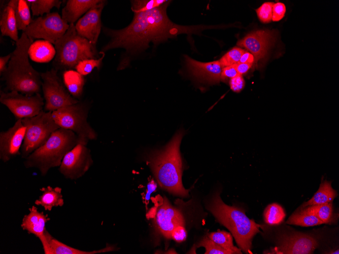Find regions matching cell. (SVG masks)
Segmentation results:
<instances>
[{"label": "cell", "instance_id": "3", "mask_svg": "<svg viewBox=\"0 0 339 254\" xmlns=\"http://www.w3.org/2000/svg\"><path fill=\"white\" fill-rule=\"evenodd\" d=\"M33 42L24 32L16 42L7 69L1 76L7 90L27 95L40 94L42 84L40 73L32 67L28 60V51Z\"/></svg>", "mask_w": 339, "mask_h": 254}, {"label": "cell", "instance_id": "40", "mask_svg": "<svg viewBox=\"0 0 339 254\" xmlns=\"http://www.w3.org/2000/svg\"><path fill=\"white\" fill-rule=\"evenodd\" d=\"M187 232L184 225H179L174 228L171 234V238L178 242L184 241L186 239Z\"/></svg>", "mask_w": 339, "mask_h": 254}, {"label": "cell", "instance_id": "38", "mask_svg": "<svg viewBox=\"0 0 339 254\" xmlns=\"http://www.w3.org/2000/svg\"><path fill=\"white\" fill-rule=\"evenodd\" d=\"M286 12V7L284 4L278 2L274 4L273 7L272 20L279 21L284 16Z\"/></svg>", "mask_w": 339, "mask_h": 254}, {"label": "cell", "instance_id": "41", "mask_svg": "<svg viewBox=\"0 0 339 254\" xmlns=\"http://www.w3.org/2000/svg\"><path fill=\"white\" fill-rule=\"evenodd\" d=\"M238 75H239V74L235 69L234 64L224 67L222 68L221 80L225 82L228 80H230Z\"/></svg>", "mask_w": 339, "mask_h": 254}, {"label": "cell", "instance_id": "27", "mask_svg": "<svg viewBox=\"0 0 339 254\" xmlns=\"http://www.w3.org/2000/svg\"><path fill=\"white\" fill-rule=\"evenodd\" d=\"M286 224L302 227H310L324 224L315 215L309 212L303 208L292 214L286 222Z\"/></svg>", "mask_w": 339, "mask_h": 254}, {"label": "cell", "instance_id": "30", "mask_svg": "<svg viewBox=\"0 0 339 254\" xmlns=\"http://www.w3.org/2000/svg\"><path fill=\"white\" fill-rule=\"evenodd\" d=\"M30 4L33 16L50 13L51 10L55 7L59 9L62 2L59 0H27Z\"/></svg>", "mask_w": 339, "mask_h": 254}, {"label": "cell", "instance_id": "22", "mask_svg": "<svg viewBox=\"0 0 339 254\" xmlns=\"http://www.w3.org/2000/svg\"><path fill=\"white\" fill-rule=\"evenodd\" d=\"M101 0H68L62 10L61 18L68 24H74L80 17L101 2Z\"/></svg>", "mask_w": 339, "mask_h": 254}, {"label": "cell", "instance_id": "35", "mask_svg": "<svg viewBox=\"0 0 339 254\" xmlns=\"http://www.w3.org/2000/svg\"><path fill=\"white\" fill-rule=\"evenodd\" d=\"M245 51L239 47H234L224 55L219 60L222 67L230 66L239 62Z\"/></svg>", "mask_w": 339, "mask_h": 254}, {"label": "cell", "instance_id": "7", "mask_svg": "<svg viewBox=\"0 0 339 254\" xmlns=\"http://www.w3.org/2000/svg\"><path fill=\"white\" fill-rule=\"evenodd\" d=\"M52 118L57 125L71 130L78 136L80 142L87 144L89 140L97 138V134L87 121L88 110L79 102L63 106L52 112Z\"/></svg>", "mask_w": 339, "mask_h": 254}, {"label": "cell", "instance_id": "2", "mask_svg": "<svg viewBox=\"0 0 339 254\" xmlns=\"http://www.w3.org/2000/svg\"><path fill=\"white\" fill-rule=\"evenodd\" d=\"M184 134L178 131L170 142L162 149L149 155L148 164L161 188L180 197H188L182 182V161L180 146Z\"/></svg>", "mask_w": 339, "mask_h": 254}, {"label": "cell", "instance_id": "37", "mask_svg": "<svg viewBox=\"0 0 339 254\" xmlns=\"http://www.w3.org/2000/svg\"><path fill=\"white\" fill-rule=\"evenodd\" d=\"M274 4V2H265L256 10L257 16L261 22L267 23L272 20L273 7Z\"/></svg>", "mask_w": 339, "mask_h": 254}, {"label": "cell", "instance_id": "9", "mask_svg": "<svg viewBox=\"0 0 339 254\" xmlns=\"http://www.w3.org/2000/svg\"><path fill=\"white\" fill-rule=\"evenodd\" d=\"M57 72L53 68L45 72H40L42 90L45 100L44 111L46 112H52L63 106L79 102L71 96Z\"/></svg>", "mask_w": 339, "mask_h": 254}, {"label": "cell", "instance_id": "1", "mask_svg": "<svg viewBox=\"0 0 339 254\" xmlns=\"http://www.w3.org/2000/svg\"><path fill=\"white\" fill-rule=\"evenodd\" d=\"M169 2L151 10L135 13L130 24L123 29L104 28L111 39L101 51L123 48L130 52H138L148 48L151 42L158 44L180 34L197 31L198 27L177 25L168 19L166 9Z\"/></svg>", "mask_w": 339, "mask_h": 254}, {"label": "cell", "instance_id": "6", "mask_svg": "<svg viewBox=\"0 0 339 254\" xmlns=\"http://www.w3.org/2000/svg\"><path fill=\"white\" fill-rule=\"evenodd\" d=\"M54 45L56 54L53 64L57 71L72 69L80 61L99 57L96 45L79 35L74 24H70Z\"/></svg>", "mask_w": 339, "mask_h": 254}, {"label": "cell", "instance_id": "16", "mask_svg": "<svg viewBox=\"0 0 339 254\" xmlns=\"http://www.w3.org/2000/svg\"><path fill=\"white\" fill-rule=\"evenodd\" d=\"M275 36L274 31L258 30L252 31L239 40L237 45L248 50L253 55V66L258 67V61L264 59L267 54Z\"/></svg>", "mask_w": 339, "mask_h": 254}, {"label": "cell", "instance_id": "11", "mask_svg": "<svg viewBox=\"0 0 339 254\" xmlns=\"http://www.w3.org/2000/svg\"><path fill=\"white\" fill-rule=\"evenodd\" d=\"M0 101L18 119L33 117L43 111L45 103L40 93L27 95L16 91H1Z\"/></svg>", "mask_w": 339, "mask_h": 254}, {"label": "cell", "instance_id": "14", "mask_svg": "<svg viewBox=\"0 0 339 254\" xmlns=\"http://www.w3.org/2000/svg\"><path fill=\"white\" fill-rule=\"evenodd\" d=\"M154 224L158 233L170 239L175 228L184 225V220L181 212L173 206L167 199L164 197L162 204L156 208Z\"/></svg>", "mask_w": 339, "mask_h": 254}, {"label": "cell", "instance_id": "10", "mask_svg": "<svg viewBox=\"0 0 339 254\" xmlns=\"http://www.w3.org/2000/svg\"><path fill=\"white\" fill-rule=\"evenodd\" d=\"M69 25L57 12H53L32 19L23 32L33 41L42 39L54 45L65 33Z\"/></svg>", "mask_w": 339, "mask_h": 254}, {"label": "cell", "instance_id": "43", "mask_svg": "<svg viewBox=\"0 0 339 254\" xmlns=\"http://www.w3.org/2000/svg\"><path fill=\"white\" fill-rule=\"evenodd\" d=\"M12 53L0 57V75H2L6 70L8 64L11 58Z\"/></svg>", "mask_w": 339, "mask_h": 254}, {"label": "cell", "instance_id": "18", "mask_svg": "<svg viewBox=\"0 0 339 254\" xmlns=\"http://www.w3.org/2000/svg\"><path fill=\"white\" fill-rule=\"evenodd\" d=\"M184 57L189 71L197 80L212 84L219 83L222 68L219 60L202 62L187 55Z\"/></svg>", "mask_w": 339, "mask_h": 254}, {"label": "cell", "instance_id": "25", "mask_svg": "<svg viewBox=\"0 0 339 254\" xmlns=\"http://www.w3.org/2000/svg\"><path fill=\"white\" fill-rule=\"evenodd\" d=\"M336 196L337 192L332 188L331 182L324 180L321 183L318 190L313 197L303 203L301 208L311 205L332 203Z\"/></svg>", "mask_w": 339, "mask_h": 254}, {"label": "cell", "instance_id": "17", "mask_svg": "<svg viewBox=\"0 0 339 254\" xmlns=\"http://www.w3.org/2000/svg\"><path fill=\"white\" fill-rule=\"evenodd\" d=\"M105 1L90 9L80 18L75 24L76 30L80 36L96 45L100 32L101 13L105 5Z\"/></svg>", "mask_w": 339, "mask_h": 254}, {"label": "cell", "instance_id": "39", "mask_svg": "<svg viewBox=\"0 0 339 254\" xmlns=\"http://www.w3.org/2000/svg\"><path fill=\"white\" fill-rule=\"evenodd\" d=\"M245 82L243 76L239 74L229 80L230 89L235 92L242 91L245 87Z\"/></svg>", "mask_w": 339, "mask_h": 254}, {"label": "cell", "instance_id": "34", "mask_svg": "<svg viewBox=\"0 0 339 254\" xmlns=\"http://www.w3.org/2000/svg\"><path fill=\"white\" fill-rule=\"evenodd\" d=\"M165 0H136L131 1V10L134 13L151 10L166 3Z\"/></svg>", "mask_w": 339, "mask_h": 254}, {"label": "cell", "instance_id": "33", "mask_svg": "<svg viewBox=\"0 0 339 254\" xmlns=\"http://www.w3.org/2000/svg\"><path fill=\"white\" fill-rule=\"evenodd\" d=\"M99 53L101 56L98 58L86 59L80 61L75 66L76 71L84 76L89 74L95 67L99 69L105 56L104 52L100 51Z\"/></svg>", "mask_w": 339, "mask_h": 254}, {"label": "cell", "instance_id": "13", "mask_svg": "<svg viewBox=\"0 0 339 254\" xmlns=\"http://www.w3.org/2000/svg\"><path fill=\"white\" fill-rule=\"evenodd\" d=\"M278 245L264 253L310 254L318 247L316 238L308 234L295 232L279 236Z\"/></svg>", "mask_w": 339, "mask_h": 254}, {"label": "cell", "instance_id": "42", "mask_svg": "<svg viewBox=\"0 0 339 254\" xmlns=\"http://www.w3.org/2000/svg\"><path fill=\"white\" fill-rule=\"evenodd\" d=\"M234 65L238 73L242 76L246 74L252 66H253V65L251 64L240 62H238Z\"/></svg>", "mask_w": 339, "mask_h": 254}, {"label": "cell", "instance_id": "29", "mask_svg": "<svg viewBox=\"0 0 339 254\" xmlns=\"http://www.w3.org/2000/svg\"><path fill=\"white\" fill-rule=\"evenodd\" d=\"M29 7L27 0H18L15 15L18 30L24 31L31 22Z\"/></svg>", "mask_w": 339, "mask_h": 254}, {"label": "cell", "instance_id": "15", "mask_svg": "<svg viewBox=\"0 0 339 254\" xmlns=\"http://www.w3.org/2000/svg\"><path fill=\"white\" fill-rule=\"evenodd\" d=\"M26 127L18 119L8 130L0 133V159L6 162L20 155L24 139Z\"/></svg>", "mask_w": 339, "mask_h": 254}, {"label": "cell", "instance_id": "8", "mask_svg": "<svg viewBox=\"0 0 339 254\" xmlns=\"http://www.w3.org/2000/svg\"><path fill=\"white\" fill-rule=\"evenodd\" d=\"M26 130L21 148V157L27 158L44 144L51 134L60 127L52 118V112L42 111L36 116L22 119Z\"/></svg>", "mask_w": 339, "mask_h": 254}, {"label": "cell", "instance_id": "36", "mask_svg": "<svg viewBox=\"0 0 339 254\" xmlns=\"http://www.w3.org/2000/svg\"><path fill=\"white\" fill-rule=\"evenodd\" d=\"M202 246L206 249L205 254H234L232 251L225 249L214 242L206 236L198 244L197 247Z\"/></svg>", "mask_w": 339, "mask_h": 254}, {"label": "cell", "instance_id": "19", "mask_svg": "<svg viewBox=\"0 0 339 254\" xmlns=\"http://www.w3.org/2000/svg\"><path fill=\"white\" fill-rule=\"evenodd\" d=\"M45 242L42 243L45 254H95L110 252L116 250L114 245L107 244L106 246L98 250L86 251L70 247L54 238L46 230Z\"/></svg>", "mask_w": 339, "mask_h": 254}, {"label": "cell", "instance_id": "20", "mask_svg": "<svg viewBox=\"0 0 339 254\" xmlns=\"http://www.w3.org/2000/svg\"><path fill=\"white\" fill-rule=\"evenodd\" d=\"M29 210V213L24 216L21 226L29 233L38 237L42 242L45 239V224L50 219L47 214L39 211L35 206L30 207Z\"/></svg>", "mask_w": 339, "mask_h": 254}, {"label": "cell", "instance_id": "31", "mask_svg": "<svg viewBox=\"0 0 339 254\" xmlns=\"http://www.w3.org/2000/svg\"><path fill=\"white\" fill-rule=\"evenodd\" d=\"M302 208L309 212L315 215L324 224H329L333 222V207L332 203L311 205Z\"/></svg>", "mask_w": 339, "mask_h": 254}, {"label": "cell", "instance_id": "26", "mask_svg": "<svg viewBox=\"0 0 339 254\" xmlns=\"http://www.w3.org/2000/svg\"><path fill=\"white\" fill-rule=\"evenodd\" d=\"M63 81L69 93L75 97H80L85 84L83 76L76 70L70 69L63 71Z\"/></svg>", "mask_w": 339, "mask_h": 254}, {"label": "cell", "instance_id": "23", "mask_svg": "<svg viewBox=\"0 0 339 254\" xmlns=\"http://www.w3.org/2000/svg\"><path fill=\"white\" fill-rule=\"evenodd\" d=\"M43 193L35 203L37 205L43 206L45 210L50 211L53 207L62 206L64 201L61 194V188H52L48 186L42 188L41 190Z\"/></svg>", "mask_w": 339, "mask_h": 254}, {"label": "cell", "instance_id": "45", "mask_svg": "<svg viewBox=\"0 0 339 254\" xmlns=\"http://www.w3.org/2000/svg\"><path fill=\"white\" fill-rule=\"evenodd\" d=\"M157 188V184L153 180H151L147 186V193L145 196V199L147 201L150 199V196L151 193L154 192Z\"/></svg>", "mask_w": 339, "mask_h": 254}, {"label": "cell", "instance_id": "44", "mask_svg": "<svg viewBox=\"0 0 339 254\" xmlns=\"http://www.w3.org/2000/svg\"><path fill=\"white\" fill-rule=\"evenodd\" d=\"M254 57L253 55L248 51H244L242 55L239 62L251 64L253 65Z\"/></svg>", "mask_w": 339, "mask_h": 254}, {"label": "cell", "instance_id": "21", "mask_svg": "<svg viewBox=\"0 0 339 254\" xmlns=\"http://www.w3.org/2000/svg\"><path fill=\"white\" fill-rule=\"evenodd\" d=\"M18 0H11L3 9L0 19V28L3 36L10 37L15 42L19 40L15 11Z\"/></svg>", "mask_w": 339, "mask_h": 254}, {"label": "cell", "instance_id": "12", "mask_svg": "<svg viewBox=\"0 0 339 254\" xmlns=\"http://www.w3.org/2000/svg\"><path fill=\"white\" fill-rule=\"evenodd\" d=\"M92 163L86 144L80 142L64 156L59 171L65 178L74 180L82 176Z\"/></svg>", "mask_w": 339, "mask_h": 254}, {"label": "cell", "instance_id": "24", "mask_svg": "<svg viewBox=\"0 0 339 254\" xmlns=\"http://www.w3.org/2000/svg\"><path fill=\"white\" fill-rule=\"evenodd\" d=\"M55 54V49L52 44L45 40L33 42L28 51V55L31 59L38 62H49Z\"/></svg>", "mask_w": 339, "mask_h": 254}, {"label": "cell", "instance_id": "28", "mask_svg": "<svg viewBox=\"0 0 339 254\" xmlns=\"http://www.w3.org/2000/svg\"><path fill=\"white\" fill-rule=\"evenodd\" d=\"M207 236L210 239L225 249L232 251L234 254H242L240 248L233 245L231 234L225 231L218 230L208 233Z\"/></svg>", "mask_w": 339, "mask_h": 254}, {"label": "cell", "instance_id": "4", "mask_svg": "<svg viewBox=\"0 0 339 254\" xmlns=\"http://www.w3.org/2000/svg\"><path fill=\"white\" fill-rule=\"evenodd\" d=\"M207 208L219 223L230 231L240 249L246 253H252V238L260 232V226L250 219L242 209L224 203L218 193L214 195Z\"/></svg>", "mask_w": 339, "mask_h": 254}, {"label": "cell", "instance_id": "32", "mask_svg": "<svg viewBox=\"0 0 339 254\" xmlns=\"http://www.w3.org/2000/svg\"><path fill=\"white\" fill-rule=\"evenodd\" d=\"M285 216L284 209L277 203L268 205L264 211V221L270 225L280 224L284 220Z\"/></svg>", "mask_w": 339, "mask_h": 254}, {"label": "cell", "instance_id": "5", "mask_svg": "<svg viewBox=\"0 0 339 254\" xmlns=\"http://www.w3.org/2000/svg\"><path fill=\"white\" fill-rule=\"evenodd\" d=\"M79 143L75 133L59 128L44 144L25 158L24 165L27 168L38 169L42 175L45 176L50 168L59 166L66 154Z\"/></svg>", "mask_w": 339, "mask_h": 254}, {"label": "cell", "instance_id": "46", "mask_svg": "<svg viewBox=\"0 0 339 254\" xmlns=\"http://www.w3.org/2000/svg\"><path fill=\"white\" fill-rule=\"evenodd\" d=\"M329 253H331V254H335V253H336V254H338V253H339L338 249H337L336 250H334V251H331Z\"/></svg>", "mask_w": 339, "mask_h": 254}]
</instances>
